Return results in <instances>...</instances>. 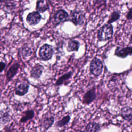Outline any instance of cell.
I'll return each mask as SVG.
<instances>
[{"label":"cell","instance_id":"1","mask_svg":"<svg viewBox=\"0 0 132 132\" xmlns=\"http://www.w3.org/2000/svg\"><path fill=\"white\" fill-rule=\"evenodd\" d=\"M113 34V26L111 24H105L98 29L97 37L100 41H106L112 38Z\"/></svg>","mask_w":132,"mask_h":132},{"label":"cell","instance_id":"2","mask_svg":"<svg viewBox=\"0 0 132 132\" xmlns=\"http://www.w3.org/2000/svg\"><path fill=\"white\" fill-rule=\"evenodd\" d=\"M68 20L72 22L75 26L82 25L85 21V13L80 10L74 9L71 11Z\"/></svg>","mask_w":132,"mask_h":132},{"label":"cell","instance_id":"3","mask_svg":"<svg viewBox=\"0 0 132 132\" xmlns=\"http://www.w3.org/2000/svg\"><path fill=\"white\" fill-rule=\"evenodd\" d=\"M54 53V51L52 45L44 44L39 49V56L41 60L48 61L52 58Z\"/></svg>","mask_w":132,"mask_h":132},{"label":"cell","instance_id":"4","mask_svg":"<svg viewBox=\"0 0 132 132\" xmlns=\"http://www.w3.org/2000/svg\"><path fill=\"white\" fill-rule=\"evenodd\" d=\"M89 68L92 74L95 76H98L102 72L103 64L99 58L94 57L91 61Z\"/></svg>","mask_w":132,"mask_h":132},{"label":"cell","instance_id":"5","mask_svg":"<svg viewBox=\"0 0 132 132\" xmlns=\"http://www.w3.org/2000/svg\"><path fill=\"white\" fill-rule=\"evenodd\" d=\"M69 16V14L65 10L59 9L54 14L53 23L55 26H57L60 23L68 21Z\"/></svg>","mask_w":132,"mask_h":132},{"label":"cell","instance_id":"6","mask_svg":"<svg viewBox=\"0 0 132 132\" xmlns=\"http://www.w3.org/2000/svg\"><path fill=\"white\" fill-rule=\"evenodd\" d=\"M114 55L121 58H125L128 56L132 55V46L122 47L117 46L114 52Z\"/></svg>","mask_w":132,"mask_h":132},{"label":"cell","instance_id":"7","mask_svg":"<svg viewBox=\"0 0 132 132\" xmlns=\"http://www.w3.org/2000/svg\"><path fill=\"white\" fill-rule=\"evenodd\" d=\"M20 67V64L18 62L13 63L9 67L6 73V79L7 82L10 81L16 75Z\"/></svg>","mask_w":132,"mask_h":132},{"label":"cell","instance_id":"8","mask_svg":"<svg viewBox=\"0 0 132 132\" xmlns=\"http://www.w3.org/2000/svg\"><path fill=\"white\" fill-rule=\"evenodd\" d=\"M44 70V67L39 63L35 64L31 67L29 74L31 77L36 79H38L40 78L42 72Z\"/></svg>","mask_w":132,"mask_h":132},{"label":"cell","instance_id":"9","mask_svg":"<svg viewBox=\"0 0 132 132\" xmlns=\"http://www.w3.org/2000/svg\"><path fill=\"white\" fill-rule=\"evenodd\" d=\"M41 18V15L38 11H33L27 15L26 21L30 25H35L40 22Z\"/></svg>","mask_w":132,"mask_h":132},{"label":"cell","instance_id":"10","mask_svg":"<svg viewBox=\"0 0 132 132\" xmlns=\"http://www.w3.org/2000/svg\"><path fill=\"white\" fill-rule=\"evenodd\" d=\"M29 88V85L28 83L24 81L21 82L16 85L14 90L15 94L18 96H23L28 92Z\"/></svg>","mask_w":132,"mask_h":132},{"label":"cell","instance_id":"11","mask_svg":"<svg viewBox=\"0 0 132 132\" xmlns=\"http://www.w3.org/2000/svg\"><path fill=\"white\" fill-rule=\"evenodd\" d=\"M96 98V93L94 87L88 90L84 95L82 102L85 105H89Z\"/></svg>","mask_w":132,"mask_h":132},{"label":"cell","instance_id":"12","mask_svg":"<svg viewBox=\"0 0 132 132\" xmlns=\"http://www.w3.org/2000/svg\"><path fill=\"white\" fill-rule=\"evenodd\" d=\"M121 116L124 120L132 123V108L130 107H123L121 110Z\"/></svg>","mask_w":132,"mask_h":132},{"label":"cell","instance_id":"13","mask_svg":"<svg viewBox=\"0 0 132 132\" xmlns=\"http://www.w3.org/2000/svg\"><path fill=\"white\" fill-rule=\"evenodd\" d=\"M11 120V116L7 109H0V125H4L8 124Z\"/></svg>","mask_w":132,"mask_h":132},{"label":"cell","instance_id":"14","mask_svg":"<svg viewBox=\"0 0 132 132\" xmlns=\"http://www.w3.org/2000/svg\"><path fill=\"white\" fill-rule=\"evenodd\" d=\"M50 8L48 0H37L36 9L39 12H44Z\"/></svg>","mask_w":132,"mask_h":132},{"label":"cell","instance_id":"15","mask_svg":"<svg viewBox=\"0 0 132 132\" xmlns=\"http://www.w3.org/2000/svg\"><path fill=\"white\" fill-rule=\"evenodd\" d=\"M35 116V113L33 109H27L22 113L20 122L22 123H25L27 121L32 119Z\"/></svg>","mask_w":132,"mask_h":132},{"label":"cell","instance_id":"16","mask_svg":"<svg viewBox=\"0 0 132 132\" xmlns=\"http://www.w3.org/2000/svg\"><path fill=\"white\" fill-rule=\"evenodd\" d=\"M80 46V42L77 40H70L68 41L67 50L68 52L77 51Z\"/></svg>","mask_w":132,"mask_h":132},{"label":"cell","instance_id":"17","mask_svg":"<svg viewBox=\"0 0 132 132\" xmlns=\"http://www.w3.org/2000/svg\"><path fill=\"white\" fill-rule=\"evenodd\" d=\"M101 129V125L96 122H90L86 127V132H98Z\"/></svg>","mask_w":132,"mask_h":132},{"label":"cell","instance_id":"18","mask_svg":"<svg viewBox=\"0 0 132 132\" xmlns=\"http://www.w3.org/2000/svg\"><path fill=\"white\" fill-rule=\"evenodd\" d=\"M55 118L53 116L45 118L42 122V126L45 130H48L54 124Z\"/></svg>","mask_w":132,"mask_h":132},{"label":"cell","instance_id":"19","mask_svg":"<svg viewBox=\"0 0 132 132\" xmlns=\"http://www.w3.org/2000/svg\"><path fill=\"white\" fill-rule=\"evenodd\" d=\"M73 73L72 72H69L68 73H67L65 74H64L63 75H61L60 77H59L56 80L55 85L57 86H60L61 85H62L65 81L68 80L69 79L71 78L72 75Z\"/></svg>","mask_w":132,"mask_h":132},{"label":"cell","instance_id":"20","mask_svg":"<svg viewBox=\"0 0 132 132\" xmlns=\"http://www.w3.org/2000/svg\"><path fill=\"white\" fill-rule=\"evenodd\" d=\"M71 117L70 115L68 114L64 117H63L60 120L57 121L55 123V126L57 127H61L66 125L70 122Z\"/></svg>","mask_w":132,"mask_h":132},{"label":"cell","instance_id":"21","mask_svg":"<svg viewBox=\"0 0 132 132\" xmlns=\"http://www.w3.org/2000/svg\"><path fill=\"white\" fill-rule=\"evenodd\" d=\"M121 16V12L119 10H114L111 14L109 19L107 21V24H111L118 21Z\"/></svg>","mask_w":132,"mask_h":132},{"label":"cell","instance_id":"22","mask_svg":"<svg viewBox=\"0 0 132 132\" xmlns=\"http://www.w3.org/2000/svg\"><path fill=\"white\" fill-rule=\"evenodd\" d=\"M32 54V51L30 48L28 47H24L22 50V55L24 58L30 56Z\"/></svg>","mask_w":132,"mask_h":132},{"label":"cell","instance_id":"23","mask_svg":"<svg viewBox=\"0 0 132 132\" xmlns=\"http://www.w3.org/2000/svg\"><path fill=\"white\" fill-rule=\"evenodd\" d=\"M6 67V63L5 62L3 61H0V74L2 72H3V71L5 70Z\"/></svg>","mask_w":132,"mask_h":132},{"label":"cell","instance_id":"24","mask_svg":"<svg viewBox=\"0 0 132 132\" xmlns=\"http://www.w3.org/2000/svg\"><path fill=\"white\" fill-rule=\"evenodd\" d=\"M126 16L127 20H132V7L129 9Z\"/></svg>","mask_w":132,"mask_h":132},{"label":"cell","instance_id":"25","mask_svg":"<svg viewBox=\"0 0 132 132\" xmlns=\"http://www.w3.org/2000/svg\"><path fill=\"white\" fill-rule=\"evenodd\" d=\"M12 129L10 128V127H8L7 129H5V132H11Z\"/></svg>","mask_w":132,"mask_h":132},{"label":"cell","instance_id":"26","mask_svg":"<svg viewBox=\"0 0 132 132\" xmlns=\"http://www.w3.org/2000/svg\"><path fill=\"white\" fill-rule=\"evenodd\" d=\"M129 43L130 44H132V33L130 35V39H129Z\"/></svg>","mask_w":132,"mask_h":132},{"label":"cell","instance_id":"27","mask_svg":"<svg viewBox=\"0 0 132 132\" xmlns=\"http://www.w3.org/2000/svg\"><path fill=\"white\" fill-rule=\"evenodd\" d=\"M7 0H0V3H2V2H4L5 1H6Z\"/></svg>","mask_w":132,"mask_h":132},{"label":"cell","instance_id":"28","mask_svg":"<svg viewBox=\"0 0 132 132\" xmlns=\"http://www.w3.org/2000/svg\"><path fill=\"white\" fill-rule=\"evenodd\" d=\"M131 103H132V102H131Z\"/></svg>","mask_w":132,"mask_h":132}]
</instances>
